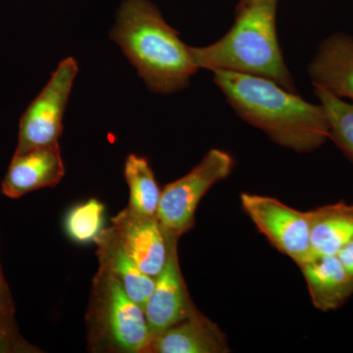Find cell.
Returning <instances> with one entry per match:
<instances>
[{
	"mask_svg": "<svg viewBox=\"0 0 353 353\" xmlns=\"http://www.w3.org/2000/svg\"><path fill=\"white\" fill-rule=\"evenodd\" d=\"M214 81L234 111L279 145L308 152L330 139L321 104L309 103L296 92L262 77L216 71Z\"/></svg>",
	"mask_w": 353,
	"mask_h": 353,
	"instance_id": "cell-1",
	"label": "cell"
},
{
	"mask_svg": "<svg viewBox=\"0 0 353 353\" xmlns=\"http://www.w3.org/2000/svg\"><path fill=\"white\" fill-rule=\"evenodd\" d=\"M109 37L157 94H173L188 87L199 70L190 46L150 0H124Z\"/></svg>",
	"mask_w": 353,
	"mask_h": 353,
	"instance_id": "cell-2",
	"label": "cell"
},
{
	"mask_svg": "<svg viewBox=\"0 0 353 353\" xmlns=\"http://www.w3.org/2000/svg\"><path fill=\"white\" fill-rule=\"evenodd\" d=\"M278 1L241 0L226 36L205 48H190L197 68L262 77L296 92L279 46Z\"/></svg>",
	"mask_w": 353,
	"mask_h": 353,
	"instance_id": "cell-3",
	"label": "cell"
},
{
	"mask_svg": "<svg viewBox=\"0 0 353 353\" xmlns=\"http://www.w3.org/2000/svg\"><path fill=\"white\" fill-rule=\"evenodd\" d=\"M85 325L92 352L146 353L152 340L145 310L101 266L92 280Z\"/></svg>",
	"mask_w": 353,
	"mask_h": 353,
	"instance_id": "cell-4",
	"label": "cell"
},
{
	"mask_svg": "<svg viewBox=\"0 0 353 353\" xmlns=\"http://www.w3.org/2000/svg\"><path fill=\"white\" fill-rule=\"evenodd\" d=\"M233 158L220 150H211L187 175L168 183L161 192L157 217L167 234L181 238L194 224L202 197L215 183L233 170Z\"/></svg>",
	"mask_w": 353,
	"mask_h": 353,
	"instance_id": "cell-5",
	"label": "cell"
},
{
	"mask_svg": "<svg viewBox=\"0 0 353 353\" xmlns=\"http://www.w3.org/2000/svg\"><path fill=\"white\" fill-rule=\"evenodd\" d=\"M78 71V63L73 57L60 62L46 87L21 117L16 153L58 143L63 132L65 109Z\"/></svg>",
	"mask_w": 353,
	"mask_h": 353,
	"instance_id": "cell-6",
	"label": "cell"
},
{
	"mask_svg": "<svg viewBox=\"0 0 353 353\" xmlns=\"http://www.w3.org/2000/svg\"><path fill=\"white\" fill-rule=\"evenodd\" d=\"M241 205L274 248L297 265L311 259L308 211L290 208L277 199L243 194Z\"/></svg>",
	"mask_w": 353,
	"mask_h": 353,
	"instance_id": "cell-7",
	"label": "cell"
},
{
	"mask_svg": "<svg viewBox=\"0 0 353 353\" xmlns=\"http://www.w3.org/2000/svg\"><path fill=\"white\" fill-rule=\"evenodd\" d=\"M167 236L169 248L166 264L155 278L152 296L145 308L146 321L152 336L183 321L197 310L190 299L179 263L180 238L169 234Z\"/></svg>",
	"mask_w": 353,
	"mask_h": 353,
	"instance_id": "cell-8",
	"label": "cell"
},
{
	"mask_svg": "<svg viewBox=\"0 0 353 353\" xmlns=\"http://www.w3.org/2000/svg\"><path fill=\"white\" fill-rule=\"evenodd\" d=\"M127 252L141 270L157 278L168 257V236L157 216H141L125 208L111 218Z\"/></svg>",
	"mask_w": 353,
	"mask_h": 353,
	"instance_id": "cell-9",
	"label": "cell"
},
{
	"mask_svg": "<svg viewBox=\"0 0 353 353\" xmlns=\"http://www.w3.org/2000/svg\"><path fill=\"white\" fill-rule=\"evenodd\" d=\"M64 175L59 143L15 152L2 180L1 194L8 199H20L34 190L55 187Z\"/></svg>",
	"mask_w": 353,
	"mask_h": 353,
	"instance_id": "cell-10",
	"label": "cell"
},
{
	"mask_svg": "<svg viewBox=\"0 0 353 353\" xmlns=\"http://www.w3.org/2000/svg\"><path fill=\"white\" fill-rule=\"evenodd\" d=\"M226 334L197 309L183 321L152 336L146 353H227Z\"/></svg>",
	"mask_w": 353,
	"mask_h": 353,
	"instance_id": "cell-11",
	"label": "cell"
},
{
	"mask_svg": "<svg viewBox=\"0 0 353 353\" xmlns=\"http://www.w3.org/2000/svg\"><path fill=\"white\" fill-rule=\"evenodd\" d=\"M315 87L353 101V38L334 34L323 41L308 68Z\"/></svg>",
	"mask_w": 353,
	"mask_h": 353,
	"instance_id": "cell-12",
	"label": "cell"
},
{
	"mask_svg": "<svg viewBox=\"0 0 353 353\" xmlns=\"http://www.w3.org/2000/svg\"><path fill=\"white\" fill-rule=\"evenodd\" d=\"M94 243L97 246L99 266L110 271L120 281L128 296L145 310L155 278L141 270L113 226L104 228Z\"/></svg>",
	"mask_w": 353,
	"mask_h": 353,
	"instance_id": "cell-13",
	"label": "cell"
},
{
	"mask_svg": "<svg viewBox=\"0 0 353 353\" xmlns=\"http://www.w3.org/2000/svg\"><path fill=\"white\" fill-rule=\"evenodd\" d=\"M313 305L319 310H336L353 294V276L336 255L314 257L299 265Z\"/></svg>",
	"mask_w": 353,
	"mask_h": 353,
	"instance_id": "cell-14",
	"label": "cell"
},
{
	"mask_svg": "<svg viewBox=\"0 0 353 353\" xmlns=\"http://www.w3.org/2000/svg\"><path fill=\"white\" fill-rule=\"evenodd\" d=\"M311 259L336 255L353 240V204L340 201L308 211Z\"/></svg>",
	"mask_w": 353,
	"mask_h": 353,
	"instance_id": "cell-15",
	"label": "cell"
},
{
	"mask_svg": "<svg viewBox=\"0 0 353 353\" xmlns=\"http://www.w3.org/2000/svg\"><path fill=\"white\" fill-rule=\"evenodd\" d=\"M124 175L130 190L128 208L139 215L157 216L161 190L148 160L130 154L125 161Z\"/></svg>",
	"mask_w": 353,
	"mask_h": 353,
	"instance_id": "cell-16",
	"label": "cell"
},
{
	"mask_svg": "<svg viewBox=\"0 0 353 353\" xmlns=\"http://www.w3.org/2000/svg\"><path fill=\"white\" fill-rule=\"evenodd\" d=\"M315 92L326 113L330 139L353 161V103L322 88L315 87Z\"/></svg>",
	"mask_w": 353,
	"mask_h": 353,
	"instance_id": "cell-17",
	"label": "cell"
},
{
	"mask_svg": "<svg viewBox=\"0 0 353 353\" xmlns=\"http://www.w3.org/2000/svg\"><path fill=\"white\" fill-rule=\"evenodd\" d=\"M103 204L92 199L69 211L65 219V230L72 241L79 243L94 241L104 229Z\"/></svg>",
	"mask_w": 353,
	"mask_h": 353,
	"instance_id": "cell-18",
	"label": "cell"
},
{
	"mask_svg": "<svg viewBox=\"0 0 353 353\" xmlns=\"http://www.w3.org/2000/svg\"><path fill=\"white\" fill-rule=\"evenodd\" d=\"M39 350L23 338L16 324L0 325V353H34Z\"/></svg>",
	"mask_w": 353,
	"mask_h": 353,
	"instance_id": "cell-19",
	"label": "cell"
},
{
	"mask_svg": "<svg viewBox=\"0 0 353 353\" xmlns=\"http://www.w3.org/2000/svg\"><path fill=\"white\" fill-rule=\"evenodd\" d=\"M15 305H14L12 294L9 290L0 262V325L16 324Z\"/></svg>",
	"mask_w": 353,
	"mask_h": 353,
	"instance_id": "cell-20",
	"label": "cell"
},
{
	"mask_svg": "<svg viewBox=\"0 0 353 353\" xmlns=\"http://www.w3.org/2000/svg\"><path fill=\"white\" fill-rule=\"evenodd\" d=\"M336 256L345 267V269L353 276V240L343 246Z\"/></svg>",
	"mask_w": 353,
	"mask_h": 353,
	"instance_id": "cell-21",
	"label": "cell"
}]
</instances>
